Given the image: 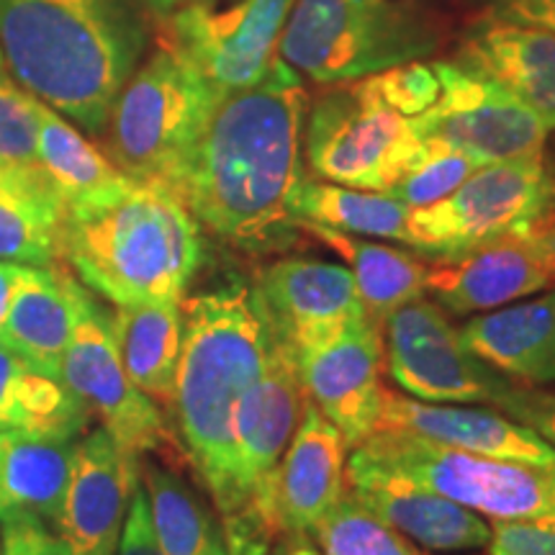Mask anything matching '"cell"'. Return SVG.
<instances>
[{"mask_svg": "<svg viewBox=\"0 0 555 555\" xmlns=\"http://www.w3.org/2000/svg\"><path fill=\"white\" fill-rule=\"evenodd\" d=\"M307 106L301 75L283 57L214 106L178 189L198 224L253 253L294 242Z\"/></svg>", "mask_w": 555, "mask_h": 555, "instance_id": "cell-1", "label": "cell"}, {"mask_svg": "<svg viewBox=\"0 0 555 555\" xmlns=\"http://www.w3.org/2000/svg\"><path fill=\"white\" fill-rule=\"evenodd\" d=\"M180 311L183 350L170 404L180 435L217 504L229 555H268L273 538L242 489L234 414L266 371L278 330L260 291L245 283L191 296Z\"/></svg>", "mask_w": 555, "mask_h": 555, "instance_id": "cell-2", "label": "cell"}, {"mask_svg": "<svg viewBox=\"0 0 555 555\" xmlns=\"http://www.w3.org/2000/svg\"><path fill=\"white\" fill-rule=\"evenodd\" d=\"M147 41L134 0H0V67L90 134L106 127Z\"/></svg>", "mask_w": 555, "mask_h": 555, "instance_id": "cell-3", "label": "cell"}, {"mask_svg": "<svg viewBox=\"0 0 555 555\" xmlns=\"http://www.w3.org/2000/svg\"><path fill=\"white\" fill-rule=\"evenodd\" d=\"M62 258L116 307L180 301L201 262V229L176 191L134 180L106 204L65 211Z\"/></svg>", "mask_w": 555, "mask_h": 555, "instance_id": "cell-4", "label": "cell"}, {"mask_svg": "<svg viewBox=\"0 0 555 555\" xmlns=\"http://www.w3.org/2000/svg\"><path fill=\"white\" fill-rule=\"evenodd\" d=\"M347 483L433 491L489 519H555V468L474 455L404 429H376L347 457Z\"/></svg>", "mask_w": 555, "mask_h": 555, "instance_id": "cell-5", "label": "cell"}, {"mask_svg": "<svg viewBox=\"0 0 555 555\" xmlns=\"http://www.w3.org/2000/svg\"><path fill=\"white\" fill-rule=\"evenodd\" d=\"M219 101L196 69L159 41L111 106L103 127L111 163L137 183L178 193L193 147Z\"/></svg>", "mask_w": 555, "mask_h": 555, "instance_id": "cell-6", "label": "cell"}, {"mask_svg": "<svg viewBox=\"0 0 555 555\" xmlns=\"http://www.w3.org/2000/svg\"><path fill=\"white\" fill-rule=\"evenodd\" d=\"M437 47L425 18L393 0H294L278 50L317 82L363 80Z\"/></svg>", "mask_w": 555, "mask_h": 555, "instance_id": "cell-7", "label": "cell"}, {"mask_svg": "<svg viewBox=\"0 0 555 555\" xmlns=\"http://www.w3.org/2000/svg\"><path fill=\"white\" fill-rule=\"evenodd\" d=\"M555 214V176L543 152L478 168L433 206L412 208L406 247L453 262L509 234H525Z\"/></svg>", "mask_w": 555, "mask_h": 555, "instance_id": "cell-8", "label": "cell"}, {"mask_svg": "<svg viewBox=\"0 0 555 555\" xmlns=\"http://www.w3.org/2000/svg\"><path fill=\"white\" fill-rule=\"evenodd\" d=\"M427 152L414 121L380 101L371 82H337L304 124L309 170L327 183L388 193Z\"/></svg>", "mask_w": 555, "mask_h": 555, "instance_id": "cell-9", "label": "cell"}, {"mask_svg": "<svg viewBox=\"0 0 555 555\" xmlns=\"http://www.w3.org/2000/svg\"><path fill=\"white\" fill-rule=\"evenodd\" d=\"M433 67L440 78V99L412 119L425 142L446 144L478 165L543 152L551 129L517 95L455 62H435Z\"/></svg>", "mask_w": 555, "mask_h": 555, "instance_id": "cell-10", "label": "cell"}, {"mask_svg": "<svg viewBox=\"0 0 555 555\" xmlns=\"http://www.w3.org/2000/svg\"><path fill=\"white\" fill-rule=\"evenodd\" d=\"M388 376L429 404H496L509 380L463 345L440 304H406L386 319Z\"/></svg>", "mask_w": 555, "mask_h": 555, "instance_id": "cell-11", "label": "cell"}, {"mask_svg": "<svg viewBox=\"0 0 555 555\" xmlns=\"http://www.w3.org/2000/svg\"><path fill=\"white\" fill-rule=\"evenodd\" d=\"M291 5L294 0H240L227 11L191 5L163 21L159 41L224 99L266 78Z\"/></svg>", "mask_w": 555, "mask_h": 555, "instance_id": "cell-12", "label": "cell"}, {"mask_svg": "<svg viewBox=\"0 0 555 555\" xmlns=\"http://www.w3.org/2000/svg\"><path fill=\"white\" fill-rule=\"evenodd\" d=\"M60 380L129 455L155 453L170 442L163 412L124 371L108 319L93 301L62 356Z\"/></svg>", "mask_w": 555, "mask_h": 555, "instance_id": "cell-13", "label": "cell"}, {"mask_svg": "<svg viewBox=\"0 0 555 555\" xmlns=\"http://www.w3.org/2000/svg\"><path fill=\"white\" fill-rule=\"evenodd\" d=\"M304 404L307 388L298 373L296 350L278 332L266 371L242 397L234 414V448L242 489L262 530L273 540L281 535L273 504L275 476L301 422Z\"/></svg>", "mask_w": 555, "mask_h": 555, "instance_id": "cell-14", "label": "cell"}, {"mask_svg": "<svg viewBox=\"0 0 555 555\" xmlns=\"http://www.w3.org/2000/svg\"><path fill=\"white\" fill-rule=\"evenodd\" d=\"M139 483L137 455L106 429H90L75 446V461L52 527L75 555H116Z\"/></svg>", "mask_w": 555, "mask_h": 555, "instance_id": "cell-15", "label": "cell"}, {"mask_svg": "<svg viewBox=\"0 0 555 555\" xmlns=\"http://www.w3.org/2000/svg\"><path fill=\"white\" fill-rule=\"evenodd\" d=\"M307 397L343 433L347 448H358L378 427L384 391V330L363 322L330 343L296 352Z\"/></svg>", "mask_w": 555, "mask_h": 555, "instance_id": "cell-16", "label": "cell"}, {"mask_svg": "<svg viewBox=\"0 0 555 555\" xmlns=\"http://www.w3.org/2000/svg\"><path fill=\"white\" fill-rule=\"evenodd\" d=\"M258 291L275 330L296 352L371 322L356 275L337 262L283 258L262 270Z\"/></svg>", "mask_w": 555, "mask_h": 555, "instance_id": "cell-17", "label": "cell"}, {"mask_svg": "<svg viewBox=\"0 0 555 555\" xmlns=\"http://www.w3.org/2000/svg\"><path fill=\"white\" fill-rule=\"evenodd\" d=\"M376 429H404L442 446L466 450L496 461L527 463V466L555 468V448L522 422L478 406L429 404L384 391Z\"/></svg>", "mask_w": 555, "mask_h": 555, "instance_id": "cell-18", "label": "cell"}, {"mask_svg": "<svg viewBox=\"0 0 555 555\" xmlns=\"http://www.w3.org/2000/svg\"><path fill=\"white\" fill-rule=\"evenodd\" d=\"M347 442L307 397L301 422L275 476L273 504L281 532H314L347 494Z\"/></svg>", "mask_w": 555, "mask_h": 555, "instance_id": "cell-19", "label": "cell"}, {"mask_svg": "<svg viewBox=\"0 0 555 555\" xmlns=\"http://www.w3.org/2000/svg\"><path fill=\"white\" fill-rule=\"evenodd\" d=\"M555 286V275L527 242L509 234L453 262L429 268L427 291L453 314H483Z\"/></svg>", "mask_w": 555, "mask_h": 555, "instance_id": "cell-20", "label": "cell"}, {"mask_svg": "<svg viewBox=\"0 0 555 555\" xmlns=\"http://www.w3.org/2000/svg\"><path fill=\"white\" fill-rule=\"evenodd\" d=\"M455 65L499 82L555 129L553 31L489 16L466 34Z\"/></svg>", "mask_w": 555, "mask_h": 555, "instance_id": "cell-21", "label": "cell"}, {"mask_svg": "<svg viewBox=\"0 0 555 555\" xmlns=\"http://www.w3.org/2000/svg\"><path fill=\"white\" fill-rule=\"evenodd\" d=\"M88 304L90 296L73 275L54 266H24L0 327V343L37 371L60 378L62 356Z\"/></svg>", "mask_w": 555, "mask_h": 555, "instance_id": "cell-22", "label": "cell"}, {"mask_svg": "<svg viewBox=\"0 0 555 555\" xmlns=\"http://www.w3.org/2000/svg\"><path fill=\"white\" fill-rule=\"evenodd\" d=\"M461 339L478 360L527 386H555V291L463 324Z\"/></svg>", "mask_w": 555, "mask_h": 555, "instance_id": "cell-23", "label": "cell"}, {"mask_svg": "<svg viewBox=\"0 0 555 555\" xmlns=\"http://www.w3.org/2000/svg\"><path fill=\"white\" fill-rule=\"evenodd\" d=\"M347 491L380 522L427 551H478L491 538V525L478 512L416 486L358 481L347 483Z\"/></svg>", "mask_w": 555, "mask_h": 555, "instance_id": "cell-24", "label": "cell"}, {"mask_svg": "<svg viewBox=\"0 0 555 555\" xmlns=\"http://www.w3.org/2000/svg\"><path fill=\"white\" fill-rule=\"evenodd\" d=\"M80 437L24 429L0 433V525L13 519L54 522L73 474L75 446Z\"/></svg>", "mask_w": 555, "mask_h": 555, "instance_id": "cell-25", "label": "cell"}, {"mask_svg": "<svg viewBox=\"0 0 555 555\" xmlns=\"http://www.w3.org/2000/svg\"><path fill=\"white\" fill-rule=\"evenodd\" d=\"M34 108H37V165L60 196L65 211L106 204L134 183L65 116L39 99H34Z\"/></svg>", "mask_w": 555, "mask_h": 555, "instance_id": "cell-26", "label": "cell"}, {"mask_svg": "<svg viewBox=\"0 0 555 555\" xmlns=\"http://www.w3.org/2000/svg\"><path fill=\"white\" fill-rule=\"evenodd\" d=\"M108 324L124 371L129 373L134 386L155 404H172L180 350H183L180 301L116 307Z\"/></svg>", "mask_w": 555, "mask_h": 555, "instance_id": "cell-27", "label": "cell"}, {"mask_svg": "<svg viewBox=\"0 0 555 555\" xmlns=\"http://www.w3.org/2000/svg\"><path fill=\"white\" fill-rule=\"evenodd\" d=\"M65 206L41 170L0 168V260L54 266Z\"/></svg>", "mask_w": 555, "mask_h": 555, "instance_id": "cell-28", "label": "cell"}, {"mask_svg": "<svg viewBox=\"0 0 555 555\" xmlns=\"http://www.w3.org/2000/svg\"><path fill=\"white\" fill-rule=\"evenodd\" d=\"M301 229H307L347 260L356 275L360 298H363L365 317L378 330H384L386 319L393 311L416 298H425L429 266L406 249L378 245V242L360 240L356 234H343L319 224H301Z\"/></svg>", "mask_w": 555, "mask_h": 555, "instance_id": "cell-29", "label": "cell"}, {"mask_svg": "<svg viewBox=\"0 0 555 555\" xmlns=\"http://www.w3.org/2000/svg\"><path fill=\"white\" fill-rule=\"evenodd\" d=\"M88 422V409L60 378L37 371L29 360L0 343V433L24 429L80 437Z\"/></svg>", "mask_w": 555, "mask_h": 555, "instance_id": "cell-30", "label": "cell"}, {"mask_svg": "<svg viewBox=\"0 0 555 555\" xmlns=\"http://www.w3.org/2000/svg\"><path fill=\"white\" fill-rule=\"evenodd\" d=\"M412 208L391 193L360 191L327 180L304 178L296 196V219L356 237H376L406 245V224Z\"/></svg>", "mask_w": 555, "mask_h": 555, "instance_id": "cell-31", "label": "cell"}, {"mask_svg": "<svg viewBox=\"0 0 555 555\" xmlns=\"http://www.w3.org/2000/svg\"><path fill=\"white\" fill-rule=\"evenodd\" d=\"M142 478L165 555H229L224 530L183 478L157 463H147Z\"/></svg>", "mask_w": 555, "mask_h": 555, "instance_id": "cell-32", "label": "cell"}, {"mask_svg": "<svg viewBox=\"0 0 555 555\" xmlns=\"http://www.w3.org/2000/svg\"><path fill=\"white\" fill-rule=\"evenodd\" d=\"M311 538L324 555H425L404 535L371 515L363 504H358L350 491L317 525Z\"/></svg>", "mask_w": 555, "mask_h": 555, "instance_id": "cell-33", "label": "cell"}, {"mask_svg": "<svg viewBox=\"0 0 555 555\" xmlns=\"http://www.w3.org/2000/svg\"><path fill=\"white\" fill-rule=\"evenodd\" d=\"M478 168L476 159L463 152L450 150L446 144L427 142V152L391 185V196L409 208H425L450 196L463 185Z\"/></svg>", "mask_w": 555, "mask_h": 555, "instance_id": "cell-34", "label": "cell"}, {"mask_svg": "<svg viewBox=\"0 0 555 555\" xmlns=\"http://www.w3.org/2000/svg\"><path fill=\"white\" fill-rule=\"evenodd\" d=\"M0 168L37 170V108L34 95L0 67Z\"/></svg>", "mask_w": 555, "mask_h": 555, "instance_id": "cell-35", "label": "cell"}, {"mask_svg": "<svg viewBox=\"0 0 555 555\" xmlns=\"http://www.w3.org/2000/svg\"><path fill=\"white\" fill-rule=\"evenodd\" d=\"M365 80L380 95V101L397 108L406 119L422 116L440 99V78L433 65H422V62H406V65L384 69Z\"/></svg>", "mask_w": 555, "mask_h": 555, "instance_id": "cell-36", "label": "cell"}, {"mask_svg": "<svg viewBox=\"0 0 555 555\" xmlns=\"http://www.w3.org/2000/svg\"><path fill=\"white\" fill-rule=\"evenodd\" d=\"M489 555H555V519H494Z\"/></svg>", "mask_w": 555, "mask_h": 555, "instance_id": "cell-37", "label": "cell"}, {"mask_svg": "<svg viewBox=\"0 0 555 555\" xmlns=\"http://www.w3.org/2000/svg\"><path fill=\"white\" fill-rule=\"evenodd\" d=\"M494 406L506 416H515L555 448V393L540 391L535 386L506 384Z\"/></svg>", "mask_w": 555, "mask_h": 555, "instance_id": "cell-38", "label": "cell"}, {"mask_svg": "<svg viewBox=\"0 0 555 555\" xmlns=\"http://www.w3.org/2000/svg\"><path fill=\"white\" fill-rule=\"evenodd\" d=\"M3 555H75L52 525L41 519H13L0 530Z\"/></svg>", "mask_w": 555, "mask_h": 555, "instance_id": "cell-39", "label": "cell"}, {"mask_svg": "<svg viewBox=\"0 0 555 555\" xmlns=\"http://www.w3.org/2000/svg\"><path fill=\"white\" fill-rule=\"evenodd\" d=\"M116 555H165L157 543L155 525H152L150 515V499L142 483H137L134 494H131L127 522H124Z\"/></svg>", "mask_w": 555, "mask_h": 555, "instance_id": "cell-40", "label": "cell"}, {"mask_svg": "<svg viewBox=\"0 0 555 555\" xmlns=\"http://www.w3.org/2000/svg\"><path fill=\"white\" fill-rule=\"evenodd\" d=\"M491 16L555 34V0H491Z\"/></svg>", "mask_w": 555, "mask_h": 555, "instance_id": "cell-41", "label": "cell"}, {"mask_svg": "<svg viewBox=\"0 0 555 555\" xmlns=\"http://www.w3.org/2000/svg\"><path fill=\"white\" fill-rule=\"evenodd\" d=\"M525 237L532 247H535V253L545 260V266L551 268V273L555 275V214H551V217L543 221H538L532 229H527Z\"/></svg>", "mask_w": 555, "mask_h": 555, "instance_id": "cell-42", "label": "cell"}, {"mask_svg": "<svg viewBox=\"0 0 555 555\" xmlns=\"http://www.w3.org/2000/svg\"><path fill=\"white\" fill-rule=\"evenodd\" d=\"M268 555H324L309 532H281L270 545Z\"/></svg>", "mask_w": 555, "mask_h": 555, "instance_id": "cell-43", "label": "cell"}, {"mask_svg": "<svg viewBox=\"0 0 555 555\" xmlns=\"http://www.w3.org/2000/svg\"><path fill=\"white\" fill-rule=\"evenodd\" d=\"M21 270H24V262H9L0 260V327H3L5 314H9L13 288H16Z\"/></svg>", "mask_w": 555, "mask_h": 555, "instance_id": "cell-44", "label": "cell"}, {"mask_svg": "<svg viewBox=\"0 0 555 555\" xmlns=\"http://www.w3.org/2000/svg\"><path fill=\"white\" fill-rule=\"evenodd\" d=\"M144 9H147L152 16H157L159 21L170 18L172 13L191 9V5H214V0H142Z\"/></svg>", "mask_w": 555, "mask_h": 555, "instance_id": "cell-45", "label": "cell"}, {"mask_svg": "<svg viewBox=\"0 0 555 555\" xmlns=\"http://www.w3.org/2000/svg\"><path fill=\"white\" fill-rule=\"evenodd\" d=\"M0 555H3V551H0Z\"/></svg>", "mask_w": 555, "mask_h": 555, "instance_id": "cell-46", "label": "cell"}]
</instances>
